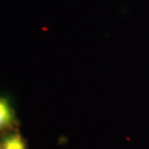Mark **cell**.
<instances>
[{
  "label": "cell",
  "mask_w": 149,
  "mask_h": 149,
  "mask_svg": "<svg viewBox=\"0 0 149 149\" xmlns=\"http://www.w3.org/2000/svg\"><path fill=\"white\" fill-rule=\"evenodd\" d=\"M14 115L5 100L0 98V130L5 129L13 123Z\"/></svg>",
  "instance_id": "6da1fadb"
},
{
  "label": "cell",
  "mask_w": 149,
  "mask_h": 149,
  "mask_svg": "<svg viewBox=\"0 0 149 149\" xmlns=\"http://www.w3.org/2000/svg\"><path fill=\"white\" fill-rule=\"evenodd\" d=\"M0 149H27L26 143L18 133L9 134L3 140Z\"/></svg>",
  "instance_id": "7a4b0ae2"
}]
</instances>
